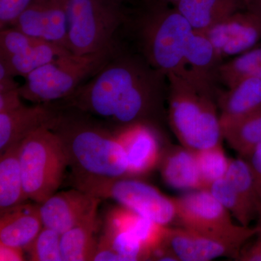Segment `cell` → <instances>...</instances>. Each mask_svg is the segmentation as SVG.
I'll return each mask as SVG.
<instances>
[{
	"mask_svg": "<svg viewBox=\"0 0 261 261\" xmlns=\"http://www.w3.org/2000/svg\"><path fill=\"white\" fill-rule=\"evenodd\" d=\"M168 97L167 76L141 55L121 51L65 99L75 108L118 127L152 125L161 116Z\"/></svg>",
	"mask_w": 261,
	"mask_h": 261,
	"instance_id": "cell-1",
	"label": "cell"
},
{
	"mask_svg": "<svg viewBox=\"0 0 261 261\" xmlns=\"http://www.w3.org/2000/svg\"><path fill=\"white\" fill-rule=\"evenodd\" d=\"M91 116L75 108H59L51 127L63 144L75 188L127 177L126 152L116 133Z\"/></svg>",
	"mask_w": 261,
	"mask_h": 261,
	"instance_id": "cell-2",
	"label": "cell"
},
{
	"mask_svg": "<svg viewBox=\"0 0 261 261\" xmlns=\"http://www.w3.org/2000/svg\"><path fill=\"white\" fill-rule=\"evenodd\" d=\"M166 76L168 122L181 145L197 151L221 144L217 90L182 75Z\"/></svg>",
	"mask_w": 261,
	"mask_h": 261,
	"instance_id": "cell-3",
	"label": "cell"
},
{
	"mask_svg": "<svg viewBox=\"0 0 261 261\" xmlns=\"http://www.w3.org/2000/svg\"><path fill=\"white\" fill-rule=\"evenodd\" d=\"M146 3L137 29L142 56L163 74L186 76L185 54L193 29L175 7L159 0Z\"/></svg>",
	"mask_w": 261,
	"mask_h": 261,
	"instance_id": "cell-4",
	"label": "cell"
},
{
	"mask_svg": "<svg viewBox=\"0 0 261 261\" xmlns=\"http://www.w3.org/2000/svg\"><path fill=\"white\" fill-rule=\"evenodd\" d=\"M68 49L78 56L116 53V36L128 20L121 1L67 0Z\"/></svg>",
	"mask_w": 261,
	"mask_h": 261,
	"instance_id": "cell-5",
	"label": "cell"
},
{
	"mask_svg": "<svg viewBox=\"0 0 261 261\" xmlns=\"http://www.w3.org/2000/svg\"><path fill=\"white\" fill-rule=\"evenodd\" d=\"M19 160L29 200L42 204L56 193L68 164L59 137L49 127L39 128L20 142Z\"/></svg>",
	"mask_w": 261,
	"mask_h": 261,
	"instance_id": "cell-6",
	"label": "cell"
},
{
	"mask_svg": "<svg viewBox=\"0 0 261 261\" xmlns=\"http://www.w3.org/2000/svg\"><path fill=\"white\" fill-rule=\"evenodd\" d=\"M118 51L84 56L70 53L59 57L27 75L19 92L23 99L35 104L65 99Z\"/></svg>",
	"mask_w": 261,
	"mask_h": 261,
	"instance_id": "cell-7",
	"label": "cell"
},
{
	"mask_svg": "<svg viewBox=\"0 0 261 261\" xmlns=\"http://www.w3.org/2000/svg\"><path fill=\"white\" fill-rule=\"evenodd\" d=\"M101 199H112L119 205L166 226L176 219V205L169 197L155 187L130 177L107 180L79 187Z\"/></svg>",
	"mask_w": 261,
	"mask_h": 261,
	"instance_id": "cell-8",
	"label": "cell"
},
{
	"mask_svg": "<svg viewBox=\"0 0 261 261\" xmlns=\"http://www.w3.org/2000/svg\"><path fill=\"white\" fill-rule=\"evenodd\" d=\"M257 231L256 226H248L238 234L216 236L184 227H167L163 243L177 260L208 261L221 257L238 260L244 245Z\"/></svg>",
	"mask_w": 261,
	"mask_h": 261,
	"instance_id": "cell-9",
	"label": "cell"
},
{
	"mask_svg": "<svg viewBox=\"0 0 261 261\" xmlns=\"http://www.w3.org/2000/svg\"><path fill=\"white\" fill-rule=\"evenodd\" d=\"M176 219L181 227L216 236H231L248 226L233 224L231 214L207 189L173 197Z\"/></svg>",
	"mask_w": 261,
	"mask_h": 261,
	"instance_id": "cell-10",
	"label": "cell"
},
{
	"mask_svg": "<svg viewBox=\"0 0 261 261\" xmlns=\"http://www.w3.org/2000/svg\"><path fill=\"white\" fill-rule=\"evenodd\" d=\"M203 32L223 60L240 56L260 42L261 16L240 10Z\"/></svg>",
	"mask_w": 261,
	"mask_h": 261,
	"instance_id": "cell-11",
	"label": "cell"
},
{
	"mask_svg": "<svg viewBox=\"0 0 261 261\" xmlns=\"http://www.w3.org/2000/svg\"><path fill=\"white\" fill-rule=\"evenodd\" d=\"M11 27L68 49L67 0H32Z\"/></svg>",
	"mask_w": 261,
	"mask_h": 261,
	"instance_id": "cell-12",
	"label": "cell"
},
{
	"mask_svg": "<svg viewBox=\"0 0 261 261\" xmlns=\"http://www.w3.org/2000/svg\"><path fill=\"white\" fill-rule=\"evenodd\" d=\"M101 200L76 188L56 192L39 204L43 224L63 234L97 212Z\"/></svg>",
	"mask_w": 261,
	"mask_h": 261,
	"instance_id": "cell-13",
	"label": "cell"
},
{
	"mask_svg": "<svg viewBox=\"0 0 261 261\" xmlns=\"http://www.w3.org/2000/svg\"><path fill=\"white\" fill-rule=\"evenodd\" d=\"M128 161L127 177L143 176L159 166L163 150L152 125L137 123L115 130Z\"/></svg>",
	"mask_w": 261,
	"mask_h": 261,
	"instance_id": "cell-14",
	"label": "cell"
},
{
	"mask_svg": "<svg viewBox=\"0 0 261 261\" xmlns=\"http://www.w3.org/2000/svg\"><path fill=\"white\" fill-rule=\"evenodd\" d=\"M48 104L22 106L20 108L0 113V152L20 143L29 135L42 127L51 128L58 109Z\"/></svg>",
	"mask_w": 261,
	"mask_h": 261,
	"instance_id": "cell-15",
	"label": "cell"
},
{
	"mask_svg": "<svg viewBox=\"0 0 261 261\" xmlns=\"http://www.w3.org/2000/svg\"><path fill=\"white\" fill-rule=\"evenodd\" d=\"M44 227L39 204L23 203L1 212L0 243L24 250Z\"/></svg>",
	"mask_w": 261,
	"mask_h": 261,
	"instance_id": "cell-16",
	"label": "cell"
},
{
	"mask_svg": "<svg viewBox=\"0 0 261 261\" xmlns=\"http://www.w3.org/2000/svg\"><path fill=\"white\" fill-rule=\"evenodd\" d=\"M159 166L163 181L171 188L191 191L206 189L192 149L181 145L163 149Z\"/></svg>",
	"mask_w": 261,
	"mask_h": 261,
	"instance_id": "cell-17",
	"label": "cell"
},
{
	"mask_svg": "<svg viewBox=\"0 0 261 261\" xmlns=\"http://www.w3.org/2000/svg\"><path fill=\"white\" fill-rule=\"evenodd\" d=\"M223 61L205 33L193 30L185 54V77L202 85L214 87Z\"/></svg>",
	"mask_w": 261,
	"mask_h": 261,
	"instance_id": "cell-18",
	"label": "cell"
},
{
	"mask_svg": "<svg viewBox=\"0 0 261 261\" xmlns=\"http://www.w3.org/2000/svg\"><path fill=\"white\" fill-rule=\"evenodd\" d=\"M220 119H237L261 111V80L245 79L216 94Z\"/></svg>",
	"mask_w": 261,
	"mask_h": 261,
	"instance_id": "cell-19",
	"label": "cell"
},
{
	"mask_svg": "<svg viewBox=\"0 0 261 261\" xmlns=\"http://www.w3.org/2000/svg\"><path fill=\"white\" fill-rule=\"evenodd\" d=\"M105 228L129 231L135 235L152 253V250L162 243L167 226L158 224L152 220L120 205L108 211Z\"/></svg>",
	"mask_w": 261,
	"mask_h": 261,
	"instance_id": "cell-20",
	"label": "cell"
},
{
	"mask_svg": "<svg viewBox=\"0 0 261 261\" xmlns=\"http://www.w3.org/2000/svg\"><path fill=\"white\" fill-rule=\"evenodd\" d=\"M174 7L197 32H205L236 12L246 10L244 0H181Z\"/></svg>",
	"mask_w": 261,
	"mask_h": 261,
	"instance_id": "cell-21",
	"label": "cell"
},
{
	"mask_svg": "<svg viewBox=\"0 0 261 261\" xmlns=\"http://www.w3.org/2000/svg\"><path fill=\"white\" fill-rule=\"evenodd\" d=\"M20 143L1 153L0 158V211L25 203L29 200L19 160Z\"/></svg>",
	"mask_w": 261,
	"mask_h": 261,
	"instance_id": "cell-22",
	"label": "cell"
},
{
	"mask_svg": "<svg viewBox=\"0 0 261 261\" xmlns=\"http://www.w3.org/2000/svg\"><path fill=\"white\" fill-rule=\"evenodd\" d=\"M97 212L80 224L61 234V249L63 261L92 260L98 240Z\"/></svg>",
	"mask_w": 261,
	"mask_h": 261,
	"instance_id": "cell-23",
	"label": "cell"
},
{
	"mask_svg": "<svg viewBox=\"0 0 261 261\" xmlns=\"http://www.w3.org/2000/svg\"><path fill=\"white\" fill-rule=\"evenodd\" d=\"M223 138L240 157L261 144V111L237 119H220Z\"/></svg>",
	"mask_w": 261,
	"mask_h": 261,
	"instance_id": "cell-24",
	"label": "cell"
},
{
	"mask_svg": "<svg viewBox=\"0 0 261 261\" xmlns=\"http://www.w3.org/2000/svg\"><path fill=\"white\" fill-rule=\"evenodd\" d=\"M71 53L67 48L55 43L42 41L23 53L8 58H0L15 77L25 78L34 70L50 63L56 58Z\"/></svg>",
	"mask_w": 261,
	"mask_h": 261,
	"instance_id": "cell-25",
	"label": "cell"
},
{
	"mask_svg": "<svg viewBox=\"0 0 261 261\" xmlns=\"http://www.w3.org/2000/svg\"><path fill=\"white\" fill-rule=\"evenodd\" d=\"M248 78L261 80V44H257L220 65L218 81L227 88L232 87L240 81Z\"/></svg>",
	"mask_w": 261,
	"mask_h": 261,
	"instance_id": "cell-26",
	"label": "cell"
},
{
	"mask_svg": "<svg viewBox=\"0 0 261 261\" xmlns=\"http://www.w3.org/2000/svg\"><path fill=\"white\" fill-rule=\"evenodd\" d=\"M225 178L243 197L258 219L261 216V195L248 163L243 158L231 159Z\"/></svg>",
	"mask_w": 261,
	"mask_h": 261,
	"instance_id": "cell-27",
	"label": "cell"
},
{
	"mask_svg": "<svg viewBox=\"0 0 261 261\" xmlns=\"http://www.w3.org/2000/svg\"><path fill=\"white\" fill-rule=\"evenodd\" d=\"M207 190L232 215L240 225L250 226V223L257 219L256 215L252 212L243 197L239 195L226 178L214 181Z\"/></svg>",
	"mask_w": 261,
	"mask_h": 261,
	"instance_id": "cell-28",
	"label": "cell"
},
{
	"mask_svg": "<svg viewBox=\"0 0 261 261\" xmlns=\"http://www.w3.org/2000/svg\"><path fill=\"white\" fill-rule=\"evenodd\" d=\"M195 152L201 176L207 190L211 184L225 177L231 159H228L221 144Z\"/></svg>",
	"mask_w": 261,
	"mask_h": 261,
	"instance_id": "cell-29",
	"label": "cell"
},
{
	"mask_svg": "<svg viewBox=\"0 0 261 261\" xmlns=\"http://www.w3.org/2000/svg\"><path fill=\"white\" fill-rule=\"evenodd\" d=\"M102 234L123 261L150 260V251L129 231L105 228Z\"/></svg>",
	"mask_w": 261,
	"mask_h": 261,
	"instance_id": "cell-30",
	"label": "cell"
},
{
	"mask_svg": "<svg viewBox=\"0 0 261 261\" xmlns=\"http://www.w3.org/2000/svg\"><path fill=\"white\" fill-rule=\"evenodd\" d=\"M61 234L44 226L27 249L29 260L33 261H63L61 249Z\"/></svg>",
	"mask_w": 261,
	"mask_h": 261,
	"instance_id": "cell-31",
	"label": "cell"
},
{
	"mask_svg": "<svg viewBox=\"0 0 261 261\" xmlns=\"http://www.w3.org/2000/svg\"><path fill=\"white\" fill-rule=\"evenodd\" d=\"M43 39L32 37L18 29L10 27L0 32V58H8L23 53Z\"/></svg>",
	"mask_w": 261,
	"mask_h": 261,
	"instance_id": "cell-32",
	"label": "cell"
},
{
	"mask_svg": "<svg viewBox=\"0 0 261 261\" xmlns=\"http://www.w3.org/2000/svg\"><path fill=\"white\" fill-rule=\"evenodd\" d=\"M32 0H0V29L11 27Z\"/></svg>",
	"mask_w": 261,
	"mask_h": 261,
	"instance_id": "cell-33",
	"label": "cell"
},
{
	"mask_svg": "<svg viewBox=\"0 0 261 261\" xmlns=\"http://www.w3.org/2000/svg\"><path fill=\"white\" fill-rule=\"evenodd\" d=\"M92 260L123 261V259L113 250V247L108 243L107 239L105 238L102 234L101 235L100 238L98 240L97 249H96L95 253H94Z\"/></svg>",
	"mask_w": 261,
	"mask_h": 261,
	"instance_id": "cell-34",
	"label": "cell"
},
{
	"mask_svg": "<svg viewBox=\"0 0 261 261\" xmlns=\"http://www.w3.org/2000/svg\"><path fill=\"white\" fill-rule=\"evenodd\" d=\"M256 240L251 246L243 249L238 260L244 261H261V216L256 225Z\"/></svg>",
	"mask_w": 261,
	"mask_h": 261,
	"instance_id": "cell-35",
	"label": "cell"
},
{
	"mask_svg": "<svg viewBox=\"0 0 261 261\" xmlns=\"http://www.w3.org/2000/svg\"><path fill=\"white\" fill-rule=\"evenodd\" d=\"M19 88L0 93V113L8 112L23 106Z\"/></svg>",
	"mask_w": 261,
	"mask_h": 261,
	"instance_id": "cell-36",
	"label": "cell"
},
{
	"mask_svg": "<svg viewBox=\"0 0 261 261\" xmlns=\"http://www.w3.org/2000/svg\"><path fill=\"white\" fill-rule=\"evenodd\" d=\"M242 158L248 163L261 195V149H255Z\"/></svg>",
	"mask_w": 261,
	"mask_h": 261,
	"instance_id": "cell-37",
	"label": "cell"
},
{
	"mask_svg": "<svg viewBox=\"0 0 261 261\" xmlns=\"http://www.w3.org/2000/svg\"><path fill=\"white\" fill-rule=\"evenodd\" d=\"M20 87L15 76L11 73L4 62L0 61V93L9 92Z\"/></svg>",
	"mask_w": 261,
	"mask_h": 261,
	"instance_id": "cell-38",
	"label": "cell"
},
{
	"mask_svg": "<svg viewBox=\"0 0 261 261\" xmlns=\"http://www.w3.org/2000/svg\"><path fill=\"white\" fill-rule=\"evenodd\" d=\"M23 249L0 243V260H24Z\"/></svg>",
	"mask_w": 261,
	"mask_h": 261,
	"instance_id": "cell-39",
	"label": "cell"
},
{
	"mask_svg": "<svg viewBox=\"0 0 261 261\" xmlns=\"http://www.w3.org/2000/svg\"><path fill=\"white\" fill-rule=\"evenodd\" d=\"M246 10H250L261 16V0H244Z\"/></svg>",
	"mask_w": 261,
	"mask_h": 261,
	"instance_id": "cell-40",
	"label": "cell"
},
{
	"mask_svg": "<svg viewBox=\"0 0 261 261\" xmlns=\"http://www.w3.org/2000/svg\"><path fill=\"white\" fill-rule=\"evenodd\" d=\"M159 1L161 2V3H164V4L174 7L176 6L181 0H159Z\"/></svg>",
	"mask_w": 261,
	"mask_h": 261,
	"instance_id": "cell-41",
	"label": "cell"
},
{
	"mask_svg": "<svg viewBox=\"0 0 261 261\" xmlns=\"http://www.w3.org/2000/svg\"><path fill=\"white\" fill-rule=\"evenodd\" d=\"M145 2H149V1H151V0H145Z\"/></svg>",
	"mask_w": 261,
	"mask_h": 261,
	"instance_id": "cell-42",
	"label": "cell"
},
{
	"mask_svg": "<svg viewBox=\"0 0 261 261\" xmlns=\"http://www.w3.org/2000/svg\"><path fill=\"white\" fill-rule=\"evenodd\" d=\"M117 1H121V2H122V1H123V0H117Z\"/></svg>",
	"mask_w": 261,
	"mask_h": 261,
	"instance_id": "cell-43",
	"label": "cell"
}]
</instances>
